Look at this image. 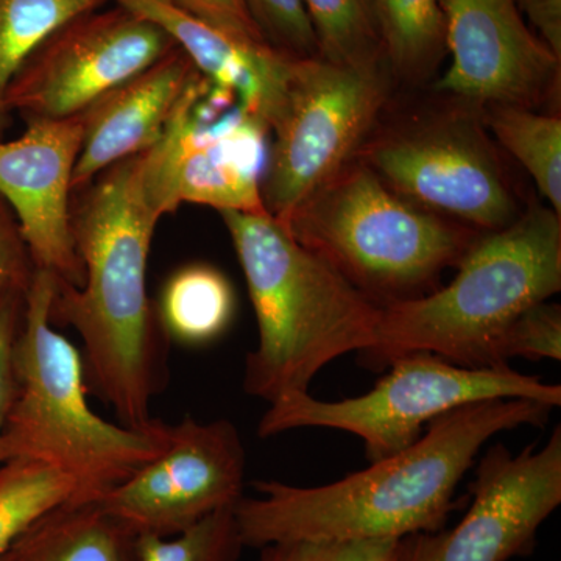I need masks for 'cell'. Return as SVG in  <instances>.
<instances>
[{
    "instance_id": "obj_1",
    "label": "cell",
    "mask_w": 561,
    "mask_h": 561,
    "mask_svg": "<svg viewBox=\"0 0 561 561\" xmlns=\"http://www.w3.org/2000/svg\"><path fill=\"white\" fill-rule=\"evenodd\" d=\"M81 286L58 283L51 321L83 342L84 378L125 426L150 423L164 387V348L147 297L154 231L169 209L151 176L149 149L99 173L72 195Z\"/></svg>"
},
{
    "instance_id": "obj_2",
    "label": "cell",
    "mask_w": 561,
    "mask_h": 561,
    "mask_svg": "<svg viewBox=\"0 0 561 561\" xmlns=\"http://www.w3.org/2000/svg\"><path fill=\"white\" fill-rule=\"evenodd\" d=\"M545 402H474L432 421L409 448L319 486L254 483L257 496L236 504L245 548L290 540H402L445 526L457 486L481 449L501 432L540 427Z\"/></svg>"
},
{
    "instance_id": "obj_3",
    "label": "cell",
    "mask_w": 561,
    "mask_h": 561,
    "mask_svg": "<svg viewBox=\"0 0 561 561\" xmlns=\"http://www.w3.org/2000/svg\"><path fill=\"white\" fill-rule=\"evenodd\" d=\"M238 254L260 341L243 391L272 404L309 391L327 365L373 348L381 308L271 214L219 213Z\"/></svg>"
},
{
    "instance_id": "obj_4",
    "label": "cell",
    "mask_w": 561,
    "mask_h": 561,
    "mask_svg": "<svg viewBox=\"0 0 561 561\" xmlns=\"http://www.w3.org/2000/svg\"><path fill=\"white\" fill-rule=\"evenodd\" d=\"M58 279L36 271L14 343V394L0 460H31L69 478L76 501H101L164 451L169 424L130 427L103 420L87 400L80 351L54 328Z\"/></svg>"
},
{
    "instance_id": "obj_5",
    "label": "cell",
    "mask_w": 561,
    "mask_h": 561,
    "mask_svg": "<svg viewBox=\"0 0 561 561\" xmlns=\"http://www.w3.org/2000/svg\"><path fill=\"white\" fill-rule=\"evenodd\" d=\"M561 289V216L534 206L472 243L456 278L413 300L381 308L367 367L386 370L402 354L424 351L460 367H504L497 345L524 311Z\"/></svg>"
},
{
    "instance_id": "obj_6",
    "label": "cell",
    "mask_w": 561,
    "mask_h": 561,
    "mask_svg": "<svg viewBox=\"0 0 561 561\" xmlns=\"http://www.w3.org/2000/svg\"><path fill=\"white\" fill-rule=\"evenodd\" d=\"M379 308L437 289L478 241L405 201L364 162L348 164L283 225Z\"/></svg>"
},
{
    "instance_id": "obj_7",
    "label": "cell",
    "mask_w": 561,
    "mask_h": 561,
    "mask_svg": "<svg viewBox=\"0 0 561 561\" xmlns=\"http://www.w3.org/2000/svg\"><path fill=\"white\" fill-rule=\"evenodd\" d=\"M389 370L368 393L342 401H321L309 391L291 393L268 404L257 426L261 438L306 427L356 435L368 461L409 448L432 421L474 402L531 400L561 404L559 383H546L508 365L468 368L435 354L415 351L390 362Z\"/></svg>"
},
{
    "instance_id": "obj_8",
    "label": "cell",
    "mask_w": 561,
    "mask_h": 561,
    "mask_svg": "<svg viewBox=\"0 0 561 561\" xmlns=\"http://www.w3.org/2000/svg\"><path fill=\"white\" fill-rule=\"evenodd\" d=\"M387 61L332 62L297 58L273 122L261 194L280 225L350 164L387 101Z\"/></svg>"
},
{
    "instance_id": "obj_9",
    "label": "cell",
    "mask_w": 561,
    "mask_h": 561,
    "mask_svg": "<svg viewBox=\"0 0 561 561\" xmlns=\"http://www.w3.org/2000/svg\"><path fill=\"white\" fill-rule=\"evenodd\" d=\"M77 14L41 43L7 92L22 119L77 116L175 49L160 25L119 3Z\"/></svg>"
},
{
    "instance_id": "obj_10",
    "label": "cell",
    "mask_w": 561,
    "mask_h": 561,
    "mask_svg": "<svg viewBox=\"0 0 561 561\" xmlns=\"http://www.w3.org/2000/svg\"><path fill=\"white\" fill-rule=\"evenodd\" d=\"M472 501L453 529L402 538L400 561H511L529 556L561 504V427L545 445L512 454L491 446L479 459Z\"/></svg>"
},
{
    "instance_id": "obj_11",
    "label": "cell",
    "mask_w": 561,
    "mask_h": 561,
    "mask_svg": "<svg viewBox=\"0 0 561 561\" xmlns=\"http://www.w3.org/2000/svg\"><path fill=\"white\" fill-rule=\"evenodd\" d=\"M362 161L405 201L470 227L496 231L513 221V201L478 122L445 117L375 140Z\"/></svg>"
},
{
    "instance_id": "obj_12",
    "label": "cell",
    "mask_w": 561,
    "mask_h": 561,
    "mask_svg": "<svg viewBox=\"0 0 561 561\" xmlns=\"http://www.w3.org/2000/svg\"><path fill=\"white\" fill-rule=\"evenodd\" d=\"M245 470V446L232 421L187 415L169 424L160 456L99 502L136 537H172L236 507L243 497Z\"/></svg>"
},
{
    "instance_id": "obj_13",
    "label": "cell",
    "mask_w": 561,
    "mask_h": 561,
    "mask_svg": "<svg viewBox=\"0 0 561 561\" xmlns=\"http://www.w3.org/2000/svg\"><path fill=\"white\" fill-rule=\"evenodd\" d=\"M451 66L437 90L486 105L531 108L560 84L561 61L515 0H438Z\"/></svg>"
},
{
    "instance_id": "obj_14",
    "label": "cell",
    "mask_w": 561,
    "mask_h": 561,
    "mask_svg": "<svg viewBox=\"0 0 561 561\" xmlns=\"http://www.w3.org/2000/svg\"><path fill=\"white\" fill-rule=\"evenodd\" d=\"M83 131L77 114L27 121L20 138L0 140V195L16 216L33 265L76 287L83 283V265L70 206Z\"/></svg>"
},
{
    "instance_id": "obj_15",
    "label": "cell",
    "mask_w": 561,
    "mask_h": 561,
    "mask_svg": "<svg viewBox=\"0 0 561 561\" xmlns=\"http://www.w3.org/2000/svg\"><path fill=\"white\" fill-rule=\"evenodd\" d=\"M201 76L190 57L175 47L80 113L84 131L72 194L116 162L154 146Z\"/></svg>"
},
{
    "instance_id": "obj_16",
    "label": "cell",
    "mask_w": 561,
    "mask_h": 561,
    "mask_svg": "<svg viewBox=\"0 0 561 561\" xmlns=\"http://www.w3.org/2000/svg\"><path fill=\"white\" fill-rule=\"evenodd\" d=\"M160 25L216 90L231 95L251 121L271 130L297 58L268 44L234 38L171 0H111Z\"/></svg>"
},
{
    "instance_id": "obj_17",
    "label": "cell",
    "mask_w": 561,
    "mask_h": 561,
    "mask_svg": "<svg viewBox=\"0 0 561 561\" xmlns=\"http://www.w3.org/2000/svg\"><path fill=\"white\" fill-rule=\"evenodd\" d=\"M136 541L101 502H69L33 524L0 561H136Z\"/></svg>"
},
{
    "instance_id": "obj_18",
    "label": "cell",
    "mask_w": 561,
    "mask_h": 561,
    "mask_svg": "<svg viewBox=\"0 0 561 561\" xmlns=\"http://www.w3.org/2000/svg\"><path fill=\"white\" fill-rule=\"evenodd\" d=\"M236 294L224 272L206 262H191L162 286L157 320L162 335L187 348L213 345L230 330Z\"/></svg>"
},
{
    "instance_id": "obj_19",
    "label": "cell",
    "mask_w": 561,
    "mask_h": 561,
    "mask_svg": "<svg viewBox=\"0 0 561 561\" xmlns=\"http://www.w3.org/2000/svg\"><path fill=\"white\" fill-rule=\"evenodd\" d=\"M382 54L394 76L426 79L446 51L438 0H373Z\"/></svg>"
},
{
    "instance_id": "obj_20",
    "label": "cell",
    "mask_w": 561,
    "mask_h": 561,
    "mask_svg": "<svg viewBox=\"0 0 561 561\" xmlns=\"http://www.w3.org/2000/svg\"><path fill=\"white\" fill-rule=\"evenodd\" d=\"M108 3L111 0H0V140L7 138L13 117L7 92L24 62L65 22Z\"/></svg>"
},
{
    "instance_id": "obj_21",
    "label": "cell",
    "mask_w": 561,
    "mask_h": 561,
    "mask_svg": "<svg viewBox=\"0 0 561 561\" xmlns=\"http://www.w3.org/2000/svg\"><path fill=\"white\" fill-rule=\"evenodd\" d=\"M489 124L497 140L537 184L561 216V119L518 105H490Z\"/></svg>"
},
{
    "instance_id": "obj_22",
    "label": "cell",
    "mask_w": 561,
    "mask_h": 561,
    "mask_svg": "<svg viewBox=\"0 0 561 561\" xmlns=\"http://www.w3.org/2000/svg\"><path fill=\"white\" fill-rule=\"evenodd\" d=\"M76 501L73 483L60 471L31 460L0 467V557L47 513Z\"/></svg>"
},
{
    "instance_id": "obj_23",
    "label": "cell",
    "mask_w": 561,
    "mask_h": 561,
    "mask_svg": "<svg viewBox=\"0 0 561 561\" xmlns=\"http://www.w3.org/2000/svg\"><path fill=\"white\" fill-rule=\"evenodd\" d=\"M302 5L316 33L320 58L348 65L382 60L373 0H302Z\"/></svg>"
},
{
    "instance_id": "obj_24",
    "label": "cell",
    "mask_w": 561,
    "mask_h": 561,
    "mask_svg": "<svg viewBox=\"0 0 561 561\" xmlns=\"http://www.w3.org/2000/svg\"><path fill=\"white\" fill-rule=\"evenodd\" d=\"M243 545L234 507L206 516L190 529L172 535H139L136 561H239Z\"/></svg>"
},
{
    "instance_id": "obj_25",
    "label": "cell",
    "mask_w": 561,
    "mask_h": 561,
    "mask_svg": "<svg viewBox=\"0 0 561 561\" xmlns=\"http://www.w3.org/2000/svg\"><path fill=\"white\" fill-rule=\"evenodd\" d=\"M265 43L291 58L319 57L316 33L302 0H245Z\"/></svg>"
},
{
    "instance_id": "obj_26",
    "label": "cell",
    "mask_w": 561,
    "mask_h": 561,
    "mask_svg": "<svg viewBox=\"0 0 561 561\" xmlns=\"http://www.w3.org/2000/svg\"><path fill=\"white\" fill-rule=\"evenodd\" d=\"M522 357L527 360L561 359V309L538 302L524 311L502 335L497 345L500 364Z\"/></svg>"
},
{
    "instance_id": "obj_27",
    "label": "cell",
    "mask_w": 561,
    "mask_h": 561,
    "mask_svg": "<svg viewBox=\"0 0 561 561\" xmlns=\"http://www.w3.org/2000/svg\"><path fill=\"white\" fill-rule=\"evenodd\" d=\"M401 540H290L262 546L256 561H400Z\"/></svg>"
},
{
    "instance_id": "obj_28",
    "label": "cell",
    "mask_w": 561,
    "mask_h": 561,
    "mask_svg": "<svg viewBox=\"0 0 561 561\" xmlns=\"http://www.w3.org/2000/svg\"><path fill=\"white\" fill-rule=\"evenodd\" d=\"M35 272L16 216L0 195V298L27 294Z\"/></svg>"
},
{
    "instance_id": "obj_29",
    "label": "cell",
    "mask_w": 561,
    "mask_h": 561,
    "mask_svg": "<svg viewBox=\"0 0 561 561\" xmlns=\"http://www.w3.org/2000/svg\"><path fill=\"white\" fill-rule=\"evenodd\" d=\"M25 294L0 298V440L14 394V343L24 316ZM2 467V460H0Z\"/></svg>"
},
{
    "instance_id": "obj_30",
    "label": "cell",
    "mask_w": 561,
    "mask_h": 561,
    "mask_svg": "<svg viewBox=\"0 0 561 561\" xmlns=\"http://www.w3.org/2000/svg\"><path fill=\"white\" fill-rule=\"evenodd\" d=\"M180 9L209 22L234 38L247 43L267 44L254 24L245 0H171Z\"/></svg>"
},
{
    "instance_id": "obj_31",
    "label": "cell",
    "mask_w": 561,
    "mask_h": 561,
    "mask_svg": "<svg viewBox=\"0 0 561 561\" xmlns=\"http://www.w3.org/2000/svg\"><path fill=\"white\" fill-rule=\"evenodd\" d=\"M535 35L561 61V0H515Z\"/></svg>"
}]
</instances>
